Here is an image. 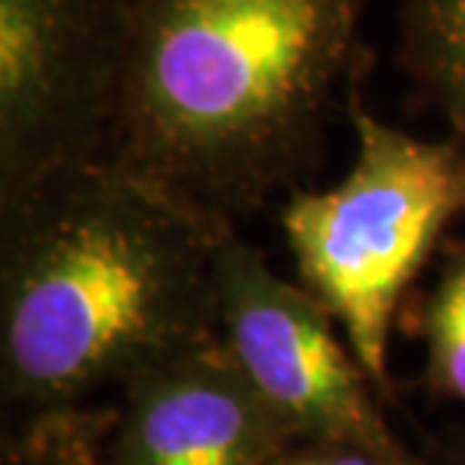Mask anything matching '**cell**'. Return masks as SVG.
Wrapping results in <instances>:
<instances>
[{"instance_id": "cell-1", "label": "cell", "mask_w": 465, "mask_h": 465, "mask_svg": "<svg viewBox=\"0 0 465 465\" xmlns=\"http://www.w3.org/2000/svg\"><path fill=\"white\" fill-rule=\"evenodd\" d=\"M371 0H127L106 161L239 227L318 166Z\"/></svg>"}, {"instance_id": "cell-2", "label": "cell", "mask_w": 465, "mask_h": 465, "mask_svg": "<svg viewBox=\"0 0 465 465\" xmlns=\"http://www.w3.org/2000/svg\"><path fill=\"white\" fill-rule=\"evenodd\" d=\"M115 163L0 206L4 426L58 417L218 336V230Z\"/></svg>"}, {"instance_id": "cell-3", "label": "cell", "mask_w": 465, "mask_h": 465, "mask_svg": "<svg viewBox=\"0 0 465 465\" xmlns=\"http://www.w3.org/2000/svg\"><path fill=\"white\" fill-rule=\"evenodd\" d=\"M357 154L327 191H293L282 232L300 284L327 309L381 396H393L390 336L408 287L465 215V145L423 139L348 91Z\"/></svg>"}, {"instance_id": "cell-4", "label": "cell", "mask_w": 465, "mask_h": 465, "mask_svg": "<svg viewBox=\"0 0 465 465\" xmlns=\"http://www.w3.org/2000/svg\"><path fill=\"white\" fill-rule=\"evenodd\" d=\"M127 40V0H0V206L106 161Z\"/></svg>"}, {"instance_id": "cell-5", "label": "cell", "mask_w": 465, "mask_h": 465, "mask_svg": "<svg viewBox=\"0 0 465 465\" xmlns=\"http://www.w3.org/2000/svg\"><path fill=\"white\" fill-rule=\"evenodd\" d=\"M215 275L221 341L293 439L351 441L396 465H430L387 423L336 318L302 284L275 275L232 224L218 230Z\"/></svg>"}, {"instance_id": "cell-6", "label": "cell", "mask_w": 465, "mask_h": 465, "mask_svg": "<svg viewBox=\"0 0 465 465\" xmlns=\"http://www.w3.org/2000/svg\"><path fill=\"white\" fill-rule=\"evenodd\" d=\"M291 441L218 332L121 387L100 465H269Z\"/></svg>"}, {"instance_id": "cell-7", "label": "cell", "mask_w": 465, "mask_h": 465, "mask_svg": "<svg viewBox=\"0 0 465 465\" xmlns=\"http://www.w3.org/2000/svg\"><path fill=\"white\" fill-rule=\"evenodd\" d=\"M399 64L465 145V0H405Z\"/></svg>"}, {"instance_id": "cell-8", "label": "cell", "mask_w": 465, "mask_h": 465, "mask_svg": "<svg viewBox=\"0 0 465 465\" xmlns=\"http://www.w3.org/2000/svg\"><path fill=\"white\" fill-rule=\"evenodd\" d=\"M420 339L430 393L465 405V242L444 251L420 314Z\"/></svg>"}, {"instance_id": "cell-9", "label": "cell", "mask_w": 465, "mask_h": 465, "mask_svg": "<svg viewBox=\"0 0 465 465\" xmlns=\"http://www.w3.org/2000/svg\"><path fill=\"white\" fill-rule=\"evenodd\" d=\"M0 465H70L61 444L58 417L4 426Z\"/></svg>"}, {"instance_id": "cell-10", "label": "cell", "mask_w": 465, "mask_h": 465, "mask_svg": "<svg viewBox=\"0 0 465 465\" xmlns=\"http://www.w3.org/2000/svg\"><path fill=\"white\" fill-rule=\"evenodd\" d=\"M269 465H396L381 453L351 441L296 439Z\"/></svg>"}, {"instance_id": "cell-11", "label": "cell", "mask_w": 465, "mask_h": 465, "mask_svg": "<svg viewBox=\"0 0 465 465\" xmlns=\"http://www.w3.org/2000/svg\"><path fill=\"white\" fill-rule=\"evenodd\" d=\"M109 417L113 411H91V408L58 414L61 444L70 465H100V441L106 435Z\"/></svg>"}, {"instance_id": "cell-12", "label": "cell", "mask_w": 465, "mask_h": 465, "mask_svg": "<svg viewBox=\"0 0 465 465\" xmlns=\"http://www.w3.org/2000/svg\"><path fill=\"white\" fill-rule=\"evenodd\" d=\"M430 465H465V430L448 435L432 453H426Z\"/></svg>"}]
</instances>
